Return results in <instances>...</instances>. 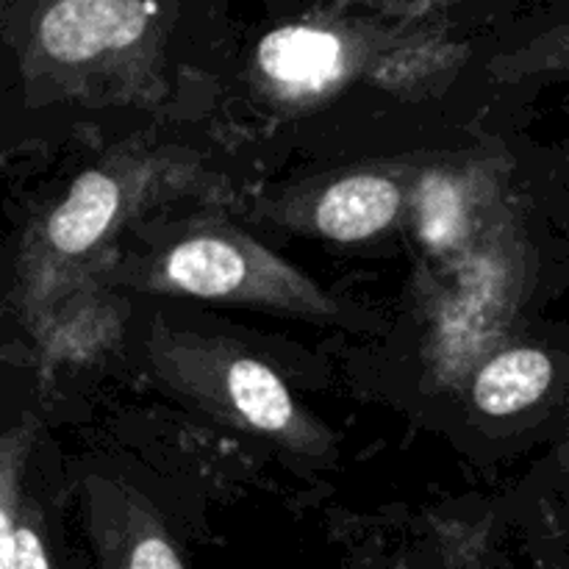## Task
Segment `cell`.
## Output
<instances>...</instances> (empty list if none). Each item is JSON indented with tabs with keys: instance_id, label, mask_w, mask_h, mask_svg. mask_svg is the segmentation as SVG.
I'll return each instance as SVG.
<instances>
[{
	"instance_id": "cell-1",
	"label": "cell",
	"mask_w": 569,
	"mask_h": 569,
	"mask_svg": "<svg viewBox=\"0 0 569 569\" xmlns=\"http://www.w3.org/2000/svg\"><path fill=\"white\" fill-rule=\"evenodd\" d=\"M200 181V167L176 150L122 148L81 172L22 239L14 283L20 320L42 331L61 306L89 292L122 228Z\"/></svg>"
},
{
	"instance_id": "cell-2",
	"label": "cell",
	"mask_w": 569,
	"mask_h": 569,
	"mask_svg": "<svg viewBox=\"0 0 569 569\" xmlns=\"http://www.w3.org/2000/svg\"><path fill=\"white\" fill-rule=\"evenodd\" d=\"M92 287L256 306L306 320L339 317L337 300L311 278L253 237L217 220H192L178 237L142 253L117 256L94 276Z\"/></svg>"
},
{
	"instance_id": "cell-3",
	"label": "cell",
	"mask_w": 569,
	"mask_h": 569,
	"mask_svg": "<svg viewBox=\"0 0 569 569\" xmlns=\"http://www.w3.org/2000/svg\"><path fill=\"white\" fill-rule=\"evenodd\" d=\"M164 9L137 0H61L28 20L20 70L44 100L131 98L164 42Z\"/></svg>"
},
{
	"instance_id": "cell-4",
	"label": "cell",
	"mask_w": 569,
	"mask_h": 569,
	"mask_svg": "<svg viewBox=\"0 0 569 569\" xmlns=\"http://www.w3.org/2000/svg\"><path fill=\"white\" fill-rule=\"evenodd\" d=\"M144 359L159 383L214 420L270 439L292 453H331V433L300 409L270 365L239 345L153 326L144 339Z\"/></svg>"
},
{
	"instance_id": "cell-5",
	"label": "cell",
	"mask_w": 569,
	"mask_h": 569,
	"mask_svg": "<svg viewBox=\"0 0 569 569\" xmlns=\"http://www.w3.org/2000/svg\"><path fill=\"white\" fill-rule=\"evenodd\" d=\"M370 50L372 39L350 26L295 22L261 39L256 70L283 103H315L345 87Z\"/></svg>"
},
{
	"instance_id": "cell-6",
	"label": "cell",
	"mask_w": 569,
	"mask_h": 569,
	"mask_svg": "<svg viewBox=\"0 0 569 569\" xmlns=\"http://www.w3.org/2000/svg\"><path fill=\"white\" fill-rule=\"evenodd\" d=\"M87 520L100 569H187L153 506L114 478H87Z\"/></svg>"
},
{
	"instance_id": "cell-7",
	"label": "cell",
	"mask_w": 569,
	"mask_h": 569,
	"mask_svg": "<svg viewBox=\"0 0 569 569\" xmlns=\"http://www.w3.org/2000/svg\"><path fill=\"white\" fill-rule=\"evenodd\" d=\"M406 194L395 176L383 170H356L298 200L289 214L292 226H303L317 237L339 244L367 242L395 226Z\"/></svg>"
},
{
	"instance_id": "cell-8",
	"label": "cell",
	"mask_w": 569,
	"mask_h": 569,
	"mask_svg": "<svg viewBox=\"0 0 569 569\" xmlns=\"http://www.w3.org/2000/svg\"><path fill=\"white\" fill-rule=\"evenodd\" d=\"M37 439L31 417L9 428L0 445V569H53L42 515L26 492V467Z\"/></svg>"
},
{
	"instance_id": "cell-9",
	"label": "cell",
	"mask_w": 569,
	"mask_h": 569,
	"mask_svg": "<svg viewBox=\"0 0 569 569\" xmlns=\"http://www.w3.org/2000/svg\"><path fill=\"white\" fill-rule=\"evenodd\" d=\"M487 198L483 178L467 170H428L415 183V222L422 244L437 256L459 253L476 237Z\"/></svg>"
},
{
	"instance_id": "cell-10",
	"label": "cell",
	"mask_w": 569,
	"mask_h": 569,
	"mask_svg": "<svg viewBox=\"0 0 569 569\" xmlns=\"http://www.w3.org/2000/svg\"><path fill=\"white\" fill-rule=\"evenodd\" d=\"M553 361L539 348H509L478 367L472 403L489 417H509L528 409L548 392Z\"/></svg>"
}]
</instances>
